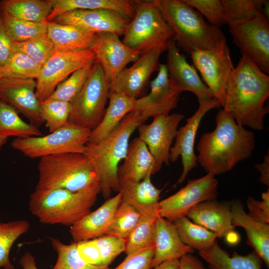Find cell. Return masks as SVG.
Wrapping results in <instances>:
<instances>
[{
  "label": "cell",
  "instance_id": "obj_7",
  "mask_svg": "<svg viewBox=\"0 0 269 269\" xmlns=\"http://www.w3.org/2000/svg\"><path fill=\"white\" fill-rule=\"evenodd\" d=\"M122 42L140 54L167 50L174 32L153 0H135V13L123 34Z\"/></svg>",
  "mask_w": 269,
  "mask_h": 269
},
{
  "label": "cell",
  "instance_id": "obj_29",
  "mask_svg": "<svg viewBox=\"0 0 269 269\" xmlns=\"http://www.w3.org/2000/svg\"><path fill=\"white\" fill-rule=\"evenodd\" d=\"M52 8L47 22L59 15L78 9H109L130 19L135 13V0H52Z\"/></svg>",
  "mask_w": 269,
  "mask_h": 269
},
{
  "label": "cell",
  "instance_id": "obj_5",
  "mask_svg": "<svg viewBox=\"0 0 269 269\" xmlns=\"http://www.w3.org/2000/svg\"><path fill=\"white\" fill-rule=\"evenodd\" d=\"M100 192L98 182L78 191L34 190L30 195L29 209L41 223L70 227L91 211Z\"/></svg>",
  "mask_w": 269,
  "mask_h": 269
},
{
  "label": "cell",
  "instance_id": "obj_56",
  "mask_svg": "<svg viewBox=\"0 0 269 269\" xmlns=\"http://www.w3.org/2000/svg\"></svg>",
  "mask_w": 269,
  "mask_h": 269
},
{
  "label": "cell",
  "instance_id": "obj_30",
  "mask_svg": "<svg viewBox=\"0 0 269 269\" xmlns=\"http://www.w3.org/2000/svg\"><path fill=\"white\" fill-rule=\"evenodd\" d=\"M198 252L208 263V269H262V260L254 251L245 256L234 252L231 256L217 240L210 247Z\"/></svg>",
  "mask_w": 269,
  "mask_h": 269
},
{
  "label": "cell",
  "instance_id": "obj_16",
  "mask_svg": "<svg viewBox=\"0 0 269 269\" xmlns=\"http://www.w3.org/2000/svg\"><path fill=\"white\" fill-rule=\"evenodd\" d=\"M184 116L179 113L161 115L149 124L137 127L139 137L145 143L159 170L163 164L169 165L170 150Z\"/></svg>",
  "mask_w": 269,
  "mask_h": 269
},
{
  "label": "cell",
  "instance_id": "obj_39",
  "mask_svg": "<svg viewBox=\"0 0 269 269\" xmlns=\"http://www.w3.org/2000/svg\"><path fill=\"white\" fill-rule=\"evenodd\" d=\"M0 16L7 30L16 42H22L47 34L48 22H33L17 18L0 9Z\"/></svg>",
  "mask_w": 269,
  "mask_h": 269
},
{
  "label": "cell",
  "instance_id": "obj_24",
  "mask_svg": "<svg viewBox=\"0 0 269 269\" xmlns=\"http://www.w3.org/2000/svg\"><path fill=\"white\" fill-rule=\"evenodd\" d=\"M124 160L123 163L118 167L119 181L139 182L159 170L147 146L139 137L129 143Z\"/></svg>",
  "mask_w": 269,
  "mask_h": 269
},
{
  "label": "cell",
  "instance_id": "obj_27",
  "mask_svg": "<svg viewBox=\"0 0 269 269\" xmlns=\"http://www.w3.org/2000/svg\"><path fill=\"white\" fill-rule=\"evenodd\" d=\"M151 176L148 175L139 182L119 181V192L122 200L134 207L141 215L159 216L158 204L162 189L152 184Z\"/></svg>",
  "mask_w": 269,
  "mask_h": 269
},
{
  "label": "cell",
  "instance_id": "obj_43",
  "mask_svg": "<svg viewBox=\"0 0 269 269\" xmlns=\"http://www.w3.org/2000/svg\"><path fill=\"white\" fill-rule=\"evenodd\" d=\"M56 50L47 34L41 35L22 42H14L13 51L26 54L43 65Z\"/></svg>",
  "mask_w": 269,
  "mask_h": 269
},
{
  "label": "cell",
  "instance_id": "obj_38",
  "mask_svg": "<svg viewBox=\"0 0 269 269\" xmlns=\"http://www.w3.org/2000/svg\"><path fill=\"white\" fill-rule=\"evenodd\" d=\"M30 228L29 223L25 220L7 222L0 221V268L14 269L9 259V253L14 242Z\"/></svg>",
  "mask_w": 269,
  "mask_h": 269
},
{
  "label": "cell",
  "instance_id": "obj_13",
  "mask_svg": "<svg viewBox=\"0 0 269 269\" xmlns=\"http://www.w3.org/2000/svg\"><path fill=\"white\" fill-rule=\"evenodd\" d=\"M233 42L264 73H269V21L262 13L245 23L229 27Z\"/></svg>",
  "mask_w": 269,
  "mask_h": 269
},
{
  "label": "cell",
  "instance_id": "obj_53",
  "mask_svg": "<svg viewBox=\"0 0 269 269\" xmlns=\"http://www.w3.org/2000/svg\"><path fill=\"white\" fill-rule=\"evenodd\" d=\"M19 264L23 269H38L34 257L29 253H24L21 257Z\"/></svg>",
  "mask_w": 269,
  "mask_h": 269
},
{
  "label": "cell",
  "instance_id": "obj_40",
  "mask_svg": "<svg viewBox=\"0 0 269 269\" xmlns=\"http://www.w3.org/2000/svg\"><path fill=\"white\" fill-rule=\"evenodd\" d=\"M50 243L57 255L56 262L52 269H111L109 267L87 264L80 257L77 243L67 245L58 239L50 237Z\"/></svg>",
  "mask_w": 269,
  "mask_h": 269
},
{
  "label": "cell",
  "instance_id": "obj_11",
  "mask_svg": "<svg viewBox=\"0 0 269 269\" xmlns=\"http://www.w3.org/2000/svg\"><path fill=\"white\" fill-rule=\"evenodd\" d=\"M96 61L91 49L56 50L42 66L36 80V96L41 103L48 99L57 86L73 72Z\"/></svg>",
  "mask_w": 269,
  "mask_h": 269
},
{
  "label": "cell",
  "instance_id": "obj_44",
  "mask_svg": "<svg viewBox=\"0 0 269 269\" xmlns=\"http://www.w3.org/2000/svg\"><path fill=\"white\" fill-rule=\"evenodd\" d=\"M70 103L46 99L41 103V116L50 133L68 123Z\"/></svg>",
  "mask_w": 269,
  "mask_h": 269
},
{
  "label": "cell",
  "instance_id": "obj_45",
  "mask_svg": "<svg viewBox=\"0 0 269 269\" xmlns=\"http://www.w3.org/2000/svg\"><path fill=\"white\" fill-rule=\"evenodd\" d=\"M206 18L208 23L217 27L227 24L221 0H183Z\"/></svg>",
  "mask_w": 269,
  "mask_h": 269
},
{
  "label": "cell",
  "instance_id": "obj_23",
  "mask_svg": "<svg viewBox=\"0 0 269 269\" xmlns=\"http://www.w3.org/2000/svg\"><path fill=\"white\" fill-rule=\"evenodd\" d=\"M186 216L220 238L227 237L235 228L232 223L231 203L228 202L213 200L201 202L192 207Z\"/></svg>",
  "mask_w": 269,
  "mask_h": 269
},
{
  "label": "cell",
  "instance_id": "obj_26",
  "mask_svg": "<svg viewBox=\"0 0 269 269\" xmlns=\"http://www.w3.org/2000/svg\"><path fill=\"white\" fill-rule=\"evenodd\" d=\"M232 223L234 227L244 229L247 244L269 267V224L255 220L246 213L240 201L231 203Z\"/></svg>",
  "mask_w": 269,
  "mask_h": 269
},
{
  "label": "cell",
  "instance_id": "obj_8",
  "mask_svg": "<svg viewBox=\"0 0 269 269\" xmlns=\"http://www.w3.org/2000/svg\"><path fill=\"white\" fill-rule=\"evenodd\" d=\"M92 130L68 123L45 135L16 138L11 147L30 158L63 153L85 154Z\"/></svg>",
  "mask_w": 269,
  "mask_h": 269
},
{
  "label": "cell",
  "instance_id": "obj_46",
  "mask_svg": "<svg viewBox=\"0 0 269 269\" xmlns=\"http://www.w3.org/2000/svg\"><path fill=\"white\" fill-rule=\"evenodd\" d=\"M100 251L102 266H109L126 249V239L104 235L93 239Z\"/></svg>",
  "mask_w": 269,
  "mask_h": 269
},
{
  "label": "cell",
  "instance_id": "obj_52",
  "mask_svg": "<svg viewBox=\"0 0 269 269\" xmlns=\"http://www.w3.org/2000/svg\"><path fill=\"white\" fill-rule=\"evenodd\" d=\"M255 167L261 173L260 176V182L269 187V153L265 155L263 161L261 163H256Z\"/></svg>",
  "mask_w": 269,
  "mask_h": 269
},
{
  "label": "cell",
  "instance_id": "obj_4",
  "mask_svg": "<svg viewBox=\"0 0 269 269\" xmlns=\"http://www.w3.org/2000/svg\"><path fill=\"white\" fill-rule=\"evenodd\" d=\"M174 32L178 47L190 54L211 49L226 39L222 30L207 22L183 0H153Z\"/></svg>",
  "mask_w": 269,
  "mask_h": 269
},
{
  "label": "cell",
  "instance_id": "obj_36",
  "mask_svg": "<svg viewBox=\"0 0 269 269\" xmlns=\"http://www.w3.org/2000/svg\"><path fill=\"white\" fill-rule=\"evenodd\" d=\"M159 216L142 215L126 239L125 252L127 256L154 246L156 222Z\"/></svg>",
  "mask_w": 269,
  "mask_h": 269
},
{
  "label": "cell",
  "instance_id": "obj_31",
  "mask_svg": "<svg viewBox=\"0 0 269 269\" xmlns=\"http://www.w3.org/2000/svg\"><path fill=\"white\" fill-rule=\"evenodd\" d=\"M47 35L58 50H77L91 49L95 33L79 27L48 22Z\"/></svg>",
  "mask_w": 269,
  "mask_h": 269
},
{
  "label": "cell",
  "instance_id": "obj_41",
  "mask_svg": "<svg viewBox=\"0 0 269 269\" xmlns=\"http://www.w3.org/2000/svg\"><path fill=\"white\" fill-rule=\"evenodd\" d=\"M141 216L134 207L122 200L105 235L127 239L137 225Z\"/></svg>",
  "mask_w": 269,
  "mask_h": 269
},
{
  "label": "cell",
  "instance_id": "obj_50",
  "mask_svg": "<svg viewBox=\"0 0 269 269\" xmlns=\"http://www.w3.org/2000/svg\"><path fill=\"white\" fill-rule=\"evenodd\" d=\"M14 42L0 16V68L3 65L13 51Z\"/></svg>",
  "mask_w": 269,
  "mask_h": 269
},
{
  "label": "cell",
  "instance_id": "obj_14",
  "mask_svg": "<svg viewBox=\"0 0 269 269\" xmlns=\"http://www.w3.org/2000/svg\"><path fill=\"white\" fill-rule=\"evenodd\" d=\"M221 107V105L214 98L199 103L195 113L186 119L184 126L178 129L169 155V162L173 163L176 162L180 156L181 157L182 172L175 185L183 182L189 172L197 166L194 146L196 133L202 119L209 111Z\"/></svg>",
  "mask_w": 269,
  "mask_h": 269
},
{
  "label": "cell",
  "instance_id": "obj_55",
  "mask_svg": "<svg viewBox=\"0 0 269 269\" xmlns=\"http://www.w3.org/2000/svg\"><path fill=\"white\" fill-rule=\"evenodd\" d=\"M8 137L4 135L0 132V149L7 141Z\"/></svg>",
  "mask_w": 269,
  "mask_h": 269
},
{
  "label": "cell",
  "instance_id": "obj_18",
  "mask_svg": "<svg viewBox=\"0 0 269 269\" xmlns=\"http://www.w3.org/2000/svg\"><path fill=\"white\" fill-rule=\"evenodd\" d=\"M131 19L116 11L105 9H78L64 13L52 21L73 25L94 33L113 32L124 34Z\"/></svg>",
  "mask_w": 269,
  "mask_h": 269
},
{
  "label": "cell",
  "instance_id": "obj_42",
  "mask_svg": "<svg viewBox=\"0 0 269 269\" xmlns=\"http://www.w3.org/2000/svg\"><path fill=\"white\" fill-rule=\"evenodd\" d=\"M95 61L90 63L73 72L60 83L47 99L71 103L82 90L92 72Z\"/></svg>",
  "mask_w": 269,
  "mask_h": 269
},
{
  "label": "cell",
  "instance_id": "obj_9",
  "mask_svg": "<svg viewBox=\"0 0 269 269\" xmlns=\"http://www.w3.org/2000/svg\"><path fill=\"white\" fill-rule=\"evenodd\" d=\"M110 91L111 85L95 61L88 80L70 103L68 122L92 131L95 129L105 115Z\"/></svg>",
  "mask_w": 269,
  "mask_h": 269
},
{
  "label": "cell",
  "instance_id": "obj_49",
  "mask_svg": "<svg viewBox=\"0 0 269 269\" xmlns=\"http://www.w3.org/2000/svg\"><path fill=\"white\" fill-rule=\"evenodd\" d=\"M76 243L78 252L84 261L90 265L102 266L100 251L93 239Z\"/></svg>",
  "mask_w": 269,
  "mask_h": 269
},
{
  "label": "cell",
  "instance_id": "obj_19",
  "mask_svg": "<svg viewBox=\"0 0 269 269\" xmlns=\"http://www.w3.org/2000/svg\"><path fill=\"white\" fill-rule=\"evenodd\" d=\"M33 79L2 77L0 79V99L7 103L37 126L44 123L41 103L36 94Z\"/></svg>",
  "mask_w": 269,
  "mask_h": 269
},
{
  "label": "cell",
  "instance_id": "obj_17",
  "mask_svg": "<svg viewBox=\"0 0 269 269\" xmlns=\"http://www.w3.org/2000/svg\"><path fill=\"white\" fill-rule=\"evenodd\" d=\"M156 77L150 82V91L146 95L135 100L134 111L141 124L149 118L168 115L176 107L181 93L171 84L165 64H159Z\"/></svg>",
  "mask_w": 269,
  "mask_h": 269
},
{
  "label": "cell",
  "instance_id": "obj_28",
  "mask_svg": "<svg viewBox=\"0 0 269 269\" xmlns=\"http://www.w3.org/2000/svg\"><path fill=\"white\" fill-rule=\"evenodd\" d=\"M136 99L110 91L109 105L99 125L91 131L88 143L96 144L103 139L130 112L134 109Z\"/></svg>",
  "mask_w": 269,
  "mask_h": 269
},
{
  "label": "cell",
  "instance_id": "obj_34",
  "mask_svg": "<svg viewBox=\"0 0 269 269\" xmlns=\"http://www.w3.org/2000/svg\"><path fill=\"white\" fill-rule=\"evenodd\" d=\"M173 223L182 242L193 250L199 251L210 247L218 238L215 233L193 223L186 216Z\"/></svg>",
  "mask_w": 269,
  "mask_h": 269
},
{
  "label": "cell",
  "instance_id": "obj_32",
  "mask_svg": "<svg viewBox=\"0 0 269 269\" xmlns=\"http://www.w3.org/2000/svg\"><path fill=\"white\" fill-rule=\"evenodd\" d=\"M52 8V0H4L0 1V9L17 18L33 22L47 21Z\"/></svg>",
  "mask_w": 269,
  "mask_h": 269
},
{
  "label": "cell",
  "instance_id": "obj_20",
  "mask_svg": "<svg viewBox=\"0 0 269 269\" xmlns=\"http://www.w3.org/2000/svg\"><path fill=\"white\" fill-rule=\"evenodd\" d=\"M166 51V66L169 79L176 90L180 93L192 92L197 97L199 103L214 98L211 91L199 76L196 68L180 52L174 39L169 42Z\"/></svg>",
  "mask_w": 269,
  "mask_h": 269
},
{
  "label": "cell",
  "instance_id": "obj_35",
  "mask_svg": "<svg viewBox=\"0 0 269 269\" xmlns=\"http://www.w3.org/2000/svg\"><path fill=\"white\" fill-rule=\"evenodd\" d=\"M229 27L248 22L263 13L266 0H221Z\"/></svg>",
  "mask_w": 269,
  "mask_h": 269
},
{
  "label": "cell",
  "instance_id": "obj_15",
  "mask_svg": "<svg viewBox=\"0 0 269 269\" xmlns=\"http://www.w3.org/2000/svg\"><path fill=\"white\" fill-rule=\"evenodd\" d=\"M91 49L111 85L127 65L136 61L141 55L126 45L119 36L113 32L95 33Z\"/></svg>",
  "mask_w": 269,
  "mask_h": 269
},
{
  "label": "cell",
  "instance_id": "obj_3",
  "mask_svg": "<svg viewBox=\"0 0 269 269\" xmlns=\"http://www.w3.org/2000/svg\"><path fill=\"white\" fill-rule=\"evenodd\" d=\"M141 124L138 113H129L118 126L97 143H87L85 155L94 165L101 192L106 200L113 191H120L118 170L127 155L131 136Z\"/></svg>",
  "mask_w": 269,
  "mask_h": 269
},
{
  "label": "cell",
  "instance_id": "obj_21",
  "mask_svg": "<svg viewBox=\"0 0 269 269\" xmlns=\"http://www.w3.org/2000/svg\"><path fill=\"white\" fill-rule=\"evenodd\" d=\"M163 52L153 50L140 55L130 67L124 69L111 85V91L137 99L142 94L152 73L159 67Z\"/></svg>",
  "mask_w": 269,
  "mask_h": 269
},
{
  "label": "cell",
  "instance_id": "obj_48",
  "mask_svg": "<svg viewBox=\"0 0 269 269\" xmlns=\"http://www.w3.org/2000/svg\"><path fill=\"white\" fill-rule=\"evenodd\" d=\"M262 200L258 201L249 197L247 201L248 215L258 222L269 224V190L262 194Z\"/></svg>",
  "mask_w": 269,
  "mask_h": 269
},
{
  "label": "cell",
  "instance_id": "obj_10",
  "mask_svg": "<svg viewBox=\"0 0 269 269\" xmlns=\"http://www.w3.org/2000/svg\"><path fill=\"white\" fill-rule=\"evenodd\" d=\"M190 55L202 81L223 107L227 84L234 69L226 39L211 49L194 51Z\"/></svg>",
  "mask_w": 269,
  "mask_h": 269
},
{
  "label": "cell",
  "instance_id": "obj_1",
  "mask_svg": "<svg viewBox=\"0 0 269 269\" xmlns=\"http://www.w3.org/2000/svg\"><path fill=\"white\" fill-rule=\"evenodd\" d=\"M215 123L214 130L204 133L197 146V162L207 173L215 176L250 157L256 143L254 133L238 124L224 110L218 112Z\"/></svg>",
  "mask_w": 269,
  "mask_h": 269
},
{
  "label": "cell",
  "instance_id": "obj_25",
  "mask_svg": "<svg viewBox=\"0 0 269 269\" xmlns=\"http://www.w3.org/2000/svg\"><path fill=\"white\" fill-rule=\"evenodd\" d=\"M193 252V249L182 242L173 223L159 216L156 222L154 253L150 269L164 262L179 259Z\"/></svg>",
  "mask_w": 269,
  "mask_h": 269
},
{
  "label": "cell",
  "instance_id": "obj_33",
  "mask_svg": "<svg viewBox=\"0 0 269 269\" xmlns=\"http://www.w3.org/2000/svg\"><path fill=\"white\" fill-rule=\"evenodd\" d=\"M0 132L7 137L21 138L42 135L36 126L22 120L14 108L0 99Z\"/></svg>",
  "mask_w": 269,
  "mask_h": 269
},
{
  "label": "cell",
  "instance_id": "obj_22",
  "mask_svg": "<svg viewBox=\"0 0 269 269\" xmlns=\"http://www.w3.org/2000/svg\"><path fill=\"white\" fill-rule=\"evenodd\" d=\"M121 201L122 194L119 192L70 226L69 231L73 242L93 240L104 235Z\"/></svg>",
  "mask_w": 269,
  "mask_h": 269
},
{
  "label": "cell",
  "instance_id": "obj_37",
  "mask_svg": "<svg viewBox=\"0 0 269 269\" xmlns=\"http://www.w3.org/2000/svg\"><path fill=\"white\" fill-rule=\"evenodd\" d=\"M42 65L24 53L13 51L0 68V77L37 79Z\"/></svg>",
  "mask_w": 269,
  "mask_h": 269
},
{
  "label": "cell",
  "instance_id": "obj_54",
  "mask_svg": "<svg viewBox=\"0 0 269 269\" xmlns=\"http://www.w3.org/2000/svg\"><path fill=\"white\" fill-rule=\"evenodd\" d=\"M179 259H175L164 262L151 269H179Z\"/></svg>",
  "mask_w": 269,
  "mask_h": 269
},
{
  "label": "cell",
  "instance_id": "obj_12",
  "mask_svg": "<svg viewBox=\"0 0 269 269\" xmlns=\"http://www.w3.org/2000/svg\"><path fill=\"white\" fill-rule=\"evenodd\" d=\"M218 185L215 175L211 173L198 179H189L178 192L158 202L159 216L172 222L186 216L196 205L215 200L218 194Z\"/></svg>",
  "mask_w": 269,
  "mask_h": 269
},
{
  "label": "cell",
  "instance_id": "obj_47",
  "mask_svg": "<svg viewBox=\"0 0 269 269\" xmlns=\"http://www.w3.org/2000/svg\"><path fill=\"white\" fill-rule=\"evenodd\" d=\"M154 253V246L127 255L125 259L114 269H150Z\"/></svg>",
  "mask_w": 269,
  "mask_h": 269
},
{
  "label": "cell",
  "instance_id": "obj_2",
  "mask_svg": "<svg viewBox=\"0 0 269 269\" xmlns=\"http://www.w3.org/2000/svg\"><path fill=\"white\" fill-rule=\"evenodd\" d=\"M269 96L268 74L242 55L228 81L223 110L231 114L238 124L261 131L269 112L265 106Z\"/></svg>",
  "mask_w": 269,
  "mask_h": 269
},
{
  "label": "cell",
  "instance_id": "obj_6",
  "mask_svg": "<svg viewBox=\"0 0 269 269\" xmlns=\"http://www.w3.org/2000/svg\"><path fill=\"white\" fill-rule=\"evenodd\" d=\"M38 170L36 191L64 189L78 191L99 182L94 165L82 153H63L42 157Z\"/></svg>",
  "mask_w": 269,
  "mask_h": 269
},
{
  "label": "cell",
  "instance_id": "obj_51",
  "mask_svg": "<svg viewBox=\"0 0 269 269\" xmlns=\"http://www.w3.org/2000/svg\"><path fill=\"white\" fill-rule=\"evenodd\" d=\"M179 269H208L192 254H187L179 259Z\"/></svg>",
  "mask_w": 269,
  "mask_h": 269
}]
</instances>
